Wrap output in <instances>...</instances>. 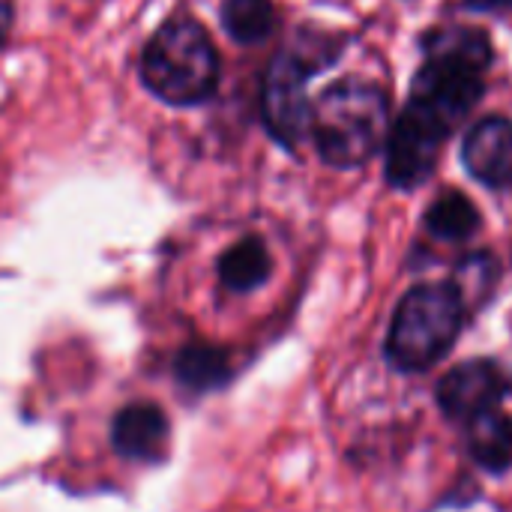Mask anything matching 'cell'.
<instances>
[{
	"mask_svg": "<svg viewBox=\"0 0 512 512\" xmlns=\"http://www.w3.org/2000/svg\"><path fill=\"white\" fill-rule=\"evenodd\" d=\"M492 282H495V261L489 255H471L462 261L453 285L459 288V294L465 297L468 309H471V300L474 297H486L492 291Z\"/></svg>",
	"mask_w": 512,
	"mask_h": 512,
	"instance_id": "15",
	"label": "cell"
},
{
	"mask_svg": "<svg viewBox=\"0 0 512 512\" xmlns=\"http://www.w3.org/2000/svg\"><path fill=\"white\" fill-rule=\"evenodd\" d=\"M309 129L327 165L357 168L369 162L390 135L387 96L363 81H339L312 105Z\"/></svg>",
	"mask_w": 512,
	"mask_h": 512,
	"instance_id": "3",
	"label": "cell"
},
{
	"mask_svg": "<svg viewBox=\"0 0 512 512\" xmlns=\"http://www.w3.org/2000/svg\"><path fill=\"white\" fill-rule=\"evenodd\" d=\"M171 375H174L177 390L186 399H204L210 393L225 390L234 381V363L225 348L207 345V342H192L174 354Z\"/></svg>",
	"mask_w": 512,
	"mask_h": 512,
	"instance_id": "10",
	"label": "cell"
},
{
	"mask_svg": "<svg viewBox=\"0 0 512 512\" xmlns=\"http://www.w3.org/2000/svg\"><path fill=\"white\" fill-rule=\"evenodd\" d=\"M321 63H327V57H315V48H285L267 69L261 114L270 135L282 147H297L309 129L312 105L306 96V81Z\"/></svg>",
	"mask_w": 512,
	"mask_h": 512,
	"instance_id": "5",
	"label": "cell"
},
{
	"mask_svg": "<svg viewBox=\"0 0 512 512\" xmlns=\"http://www.w3.org/2000/svg\"><path fill=\"white\" fill-rule=\"evenodd\" d=\"M468 321V303L453 282L414 285L396 306L387 330V363L405 375L429 372L438 366Z\"/></svg>",
	"mask_w": 512,
	"mask_h": 512,
	"instance_id": "2",
	"label": "cell"
},
{
	"mask_svg": "<svg viewBox=\"0 0 512 512\" xmlns=\"http://www.w3.org/2000/svg\"><path fill=\"white\" fill-rule=\"evenodd\" d=\"M447 129L432 117L420 114L414 105H405L396 126L390 129V150H387V177L399 189L420 186L438 159L441 144L447 141Z\"/></svg>",
	"mask_w": 512,
	"mask_h": 512,
	"instance_id": "7",
	"label": "cell"
},
{
	"mask_svg": "<svg viewBox=\"0 0 512 512\" xmlns=\"http://www.w3.org/2000/svg\"><path fill=\"white\" fill-rule=\"evenodd\" d=\"M465 168L492 189L512 186V120L486 117L480 120L462 147Z\"/></svg>",
	"mask_w": 512,
	"mask_h": 512,
	"instance_id": "9",
	"label": "cell"
},
{
	"mask_svg": "<svg viewBox=\"0 0 512 512\" xmlns=\"http://www.w3.org/2000/svg\"><path fill=\"white\" fill-rule=\"evenodd\" d=\"M471 9H480V12H489V9H510L512 0H465Z\"/></svg>",
	"mask_w": 512,
	"mask_h": 512,
	"instance_id": "17",
	"label": "cell"
},
{
	"mask_svg": "<svg viewBox=\"0 0 512 512\" xmlns=\"http://www.w3.org/2000/svg\"><path fill=\"white\" fill-rule=\"evenodd\" d=\"M171 423L156 402H129L111 417V447L120 459L159 465L168 459Z\"/></svg>",
	"mask_w": 512,
	"mask_h": 512,
	"instance_id": "8",
	"label": "cell"
},
{
	"mask_svg": "<svg viewBox=\"0 0 512 512\" xmlns=\"http://www.w3.org/2000/svg\"><path fill=\"white\" fill-rule=\"evenodd\" d=\"M510 372L489 357H477L453 366L435 387V402L441 414L453 423H468L471 417L498 408L510 399Z\"/></svg>",
	"mask_w": 512,
	"mask_h": 512,
	"instance_id": "6",
	"label": "cell"
},
{
	"mask_svg": "<svg viewBox=\"0 0 512 512\" xmlns=\"http://www.w3.org/2000/svg\"><path fill=\"white\" fill-rule=\"evenodd\" d=\"M216 273H219L222 288H228L234 294H249V291L261 288L273 273L270 249L258 237H243L240 243H234L231 249L222 252Z\"/></svg>",
	"mask_w": 512,
	"mask_h": 512,
	"instance_id": "12",
	"label": "cell"
},
{
	"mask_svg": "<svg viewBox=\"0 0 512 512\" xmlns=\"http://www.w3.org/2000/svg\"><path fill=\"white\" fill-rule=\"evenodd\" d=\"M465 429V444L468 456L477 468L486 474H507L512 468V414L504 411V405L489 408L468 423Z\"/></svg>",
	"mask_w": 512,
	"mask_h": 512,
	"instance_id": "11",
	"label": "cell"
},
{
	"mask_svg": "<svg viewBox=\"0 0 512 512\" xmlns=\"http://www.w3.org/2000/svg\"><path fill=\"white\" fill-rule=\"evenodd\" d=\"M141 81L168 105L207 102L219 87V54L207 30L186 15L168 18L144 45Z\"/></svg>",
	"mask_w": 512,
	"mask_h": 512,
	"instance_id": "4",
	"label": "cell"
},
{
	"mask_svg": "<svg viewBox=\"0 0 512 512\" xmlns=\"http://www.w3.org/2000/svg\"><path fill=\"white\" fill-rule=\"evenodd\" d=\"M9 30H12V6L6 0H0V48L9 39Z\"/></svg>",
	"mask_w": 512,
	"mask_h": 512,
	"instance_id": "16",
	"label": "cell"
},
{
	"mask_svg": "<svg viewBox=\"0 0 512 512\" xmlns=\"http://www.w3.org/2000/svg\"><path fill=\"white\" fill-rule=\"evenodd\" d=\"M480 225L483 219H480L477 204L465 198L462 192H447L426 210V228L438 240H450V243L471 240L480 231Z\"/></svg>",
	"mask_w": 512,
	"mask_h": 512,
	"instance_id": "13",
	"label": "cell"
},
{
	"mask_svg": "<svg viewBox=\"0 0 512 512\" xmlns=\"http://www.w3.org/2000/svg\"><path fill=\"white\" fill-rule=\"evenodd\" d=\"M429 60L420 66L411 99L417 111L453 132L483 96V72L492 60V45L480 30H438L426 42Z\"/></svg>",
	"mask_w": 512,
	"mask_h": 512,
	"instance_id": "1",
	"label": "cell"
},
{
	"mask_svg": "<svg viewBox=\"0 0 512 512\" xmlns=\"http://www.w3.org/2000/svg\"><path fill=\"white\" fill-rule=\"evenodd\" d=\"M219 15H222V27L228 30V36L240 45L264 42L276 24L273 0H225Z\"/></svg>",
	"mask_w": 512,
	"mask_h": 512,
	"instance_id": "14",
	"label": "cell"
}]
</instances>
